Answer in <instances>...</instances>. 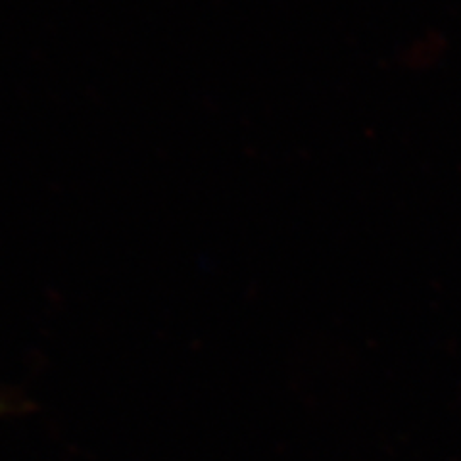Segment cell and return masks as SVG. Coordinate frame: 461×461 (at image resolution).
<instances>
[{
    "instance_id": "cell-1",
    "label": "cell",
    "mask_w": 461,
    "mask_h": 461,
    "mask_svg": "<svg viewBox=\"0 0 461 461\" xmlns=\"http://www.w3.org/2000/svg\"><path fill=\"white\" fill-rule=\"evenodd\" d=\"M0 411H3V403H0Z\"/></svg>"
}]
</instances>
